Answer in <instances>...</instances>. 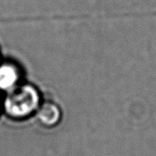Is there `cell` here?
Masks as SVG:
<instances>
[{"label":"cell","mask_w":156,"mask_h":156,"mask_svg":"<svg viewBox=\"0 0 156 156\" xmlns=\"http://www.w3.org/2000/svg\"><path fill=\"white\" fill-rule=\"evenodd\" d=\"M2 107L15 120H24L36 113L42 102V94L33 83L23 81L5 93Z\"/></svg>","instance_id":"1"},{"label":"cell","mask_w":156,"mask_h":156,"mask_svg":"<svg viewBox=\"0 0 156 156\" xmlns=\"http://www.w3.org/2000/svg\"><path fill=\"white\" fill-rule=\"evenodd\" d=\"M25 80V69L13 58L0 60V92H7Z\"/></svg>","instance_id":"2"},{"label":"cell","mask_w":156,"mask_h":156,"mask_svg":"<svg viewBox=\"0 0 156 156\" xmlns=\"http://www.w3.org/2000/svg\"><path fill=\"white\" fill-rule=\"evenodd\" d=\"M37 120L45 127H54L61 120V110L59 106L52 101H42L40 106L36 112Z\"/></svg>","instance_id":"3"},{"label":"cell","mask_w":156,"mask_h":156,"mask_svg":"<svg viewBox=\"0 0 156 156\" xmlns=\"http://www.w3.org/2000/svg\"><path fill=\"white\" fill-rule=\"evenodd\" d=\"M2 58H3V56H2V52H1V48H0V60H1Z\"/></svg>","instance_id":"4"},{"label":"cell","mask_w":156,"mask_h":156,"mask_svg":"<svg viewBox=\"0 0 156 156\" xmlns=\"http://www.w3.org/2000/svg\"><path fill=\"white\" fill-rule=\"evenodd\" d=\"M1 107H2V102H1V101H0V110H1Z\"/></svg>","instance_id":"5"}]
</instances>
